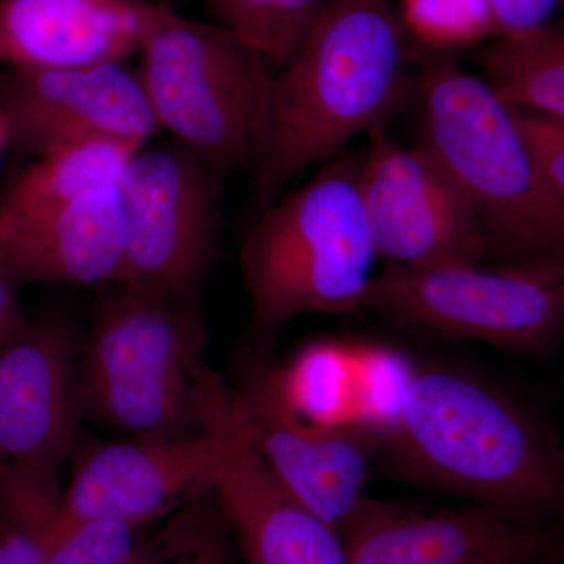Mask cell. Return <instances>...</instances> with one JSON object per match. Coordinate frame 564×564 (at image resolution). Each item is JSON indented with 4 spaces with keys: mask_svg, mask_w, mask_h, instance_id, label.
Returning <instances> with one entry per match:
<instances>
[{
    "mask_svg": "<svg viewBox=\"0 0 564 564\" xmlns=\"http://www.w3.org/2000/svg\"><path fill=\"white\" fill-rule=\"evenodd\" d=\"M378 459L410 484L521 521L564 516V452L510 392L458 367H414Z\"/></svg>",
    "mask_w": 564,
    "mask_h": 564,
    "instance_id": "cell-1",
    "label": "cell"
},
{
    "mask_svg": "<svg viewBox=\"0 0 564 564\" xmlns=\"http://www.w3.org/2000/svg\"><path fill=\"white\" fill-rule=\"evenodd\" d=\"M410 35L392 0H326L274 73L269 129L252 172L259 210L299 174L384 128L414 88Z\"/></svg>",
    "mask_w": 564,
    "mask_h": 564,
    "instance_id": "cell-2",
    "label": "cell"
},
{
    "mask_svg": "<svg viewBox=\"0 0 564 564\" xmlns=\"http://www.w3.org/2000/svg\"><path fill=\"white\" fill-rule=\"evenodd\" d=\"M419 143L480 221L488 262L564 258V204L538 169L514 110L481 74L433 55L414 80Z\"/></svg>",
    "mask_w": 564,
    "mask_h": 564,
    "instance_id": "cell-3",
    "label": "cell"
},
{
    "mask_svg": "<svg viewBox=\"0 0 564 564\" xmlns=\"http://www.w3.org/2000/svg\"><path fill=\"white\" fill-rule=\"evenodd\" d=\"M204 340L198 303L106 285L77 356L79 417L135 440L206 430L218 377L203 361Z\"/></svg>",
    "mask_w": 564,
    "mask_h": 564,
    "instance_id": "cell-4",
    "label": "cell"
},
{
    "mask_svg": "<svg viewBox=\"0 0 564 564\" xmlns=\"http://www.w3.org/2000/svg\"><path fill=\"white\" fill-rule=\"evenodd\" d=\"M377 261L358 161L339 155L251 226L240 269L252 326L267 339L303 315L361 313Z\"/></svg>",
    "mask_w": 564,
    "mask_h": 564,
    "instance_id": "cell-5",
    "label": "cell"
},
{
    "mask_svg": "<svg viewBox=\"0 0 564 564\" xmlns=\"http://www.w3.org/2000/svg\"><path fill=\"white\" fill-rule=\"evenodd\" d=\"M137 57L159 131L202 159L221 181L254 172L269 129L274 79L262 52L228 25L181 17L161 2Z\"/></svg>",
    "mask_w": 564,
    "mask_h": 564,
    "instance_id": "cell-6",
    "label": "cell"
},
{
    "mask_svg": "<svg viewBox=\"0 0 564 564\" xmlns=\"http://www.w3.org/2000/svg\"><path fill=\"white\" fill-rule=\"evenodd\" d=\"M364 311L411 332L541 358L564 339V258L386 267L375 276Z\"/></svg>",
    "mask_w": 564,
    "mask_h": 564,
    "instance_id": "cell-7",
    "label": "cell"
},
{
    "mask_svg": "<svg viewBox=\"0 0 564 564\" xmlns=\"http://www.w3.org/2000/svg\"><path fill=\"white\" fill-rule=\"evenodd\" d=\"M225 185L172 139L141 147L120 181L128 243L117 284L198 303L220 248Z\"/></svg>",
    "mask_w": 564,
    "mask_h": 564,
    "instance_id": "cell-8",
    "label": "cell"
},
{
    "mask_svg": "<svg viewBox=\"0 0 564 564\" xmlns=\"http://www.w3.org/2000/svg\"><path fill=\"white\" fill-rule=\"evenodd\" d=\"M234 389L223 386L206 430L185 436L96 445L63 489L61 518L151 527L215 489L232 444Z\"/></svg>",
    "mask_w": 564,
    "mask_h": 564,
    "instance_id": "cell-9",
    "label": "cell"
},
{
    "mask_svg": "<svg viewBox=\"0 0 564 564\" xmlns=\"http://www.w3.org/2000/svg\"><path fill=\"white\" fill-rule=\"evenodd\" d=\"M369 137L358 176L378 261L410 270L488 262L480 221L443 163L384 128Z\"/></svg>",
    "mask_w": 564,
    "mask_h": 564,
    "instance_id": "cell-10",
    "label": "cell"
},
{
    "mask_svg": "<svg viewBox=\"0 0 564 564\" xmlns=\"http://www.w3.org/2000/svg\"><path fill=\"white\" fill-rule=\"evenodd\" d=\"M0 113L9 148L41 159L96 141L144 147L158 122L128 63L61 69H3Z\"/></svg>",
    "mask_w": 564,
    "mask_h": 564,
    "instance_id": "cell-11",
    "label": "cell"
},
{
    "mask_svg": "<svg viewBox=\"0 0 564 564\" xmlns=\"http://www.w3.org/2000/svg\"><path fill=\"white\" fill-rule=\"evenodd\" d=\"M80 343L61 318L0 344V478L58 481L76 440Z\"/></svg>",
    "mask_w": 564,
    "mask_h": 564,
    "instance_id": "cell-12",
    "label": "cell"
},
{
    "mask_svg": "<svg viewBox=\"0 0 564 564\" xmlns=\"http://www.w3.org/2000/svg\"><path fill=\"white\" fill-rule=\"evenodd\" d=\"M237 408L256 451L291 496L343 532L366 499L378 436L362 422L304 421L281 402L269 375L236 389Z\"/></svg>",
    "mask_w": 564,
    "mask_h": 564,
    "instance_id": "cell-13",
    "label": "cell"
},
{
    "mask_svg": "<svg viewBox=\"0 0 564 564\" xmlns=\"http://www.w3.org/2000/svg\"><path fill=\"white\" fill-rule=\"evenodd\" d=\"M348 564H532L556 551L545 525L491 508H422L366 497L344 525Z\"/></svg>",
    "mask_w": 564,
    "mask_h": 564,
    "instance_id": "cell-14",
    "label": "cell"
},
{
    "mask_svg": "<svg viewBox=\"0 0 564 564\" xmlns=\"http://www.w3.org/2000/svg\"><path fill=\"white\" fill-rule=\"evenodd\" d=\"M161 2L0 0V65L61 69L139 55Z\"/></svg>",
    "mask_w": 564,
    "mask_h": 564,
    "instance_id": "cell-15",
    "label": "cell"
},
{
    "mask_svg": "<svg viewBox=\"0 0 564 564\" xmlns=\"http://www.w3.org/2000/svg\"><path fill=\"white\" fill-rule=\"evenodd\" d=\"M214 491L243 564H348L343 534L303 507L263 463L236 389L231 451Z\"/></svg>",
    "mask_w": 564,
    "mask_h": 564,
    "instance_id": "cell-16",
    "label": "cell"
},
{
    "mask_svg": "<svg viewBox=\"0 0 564 564\" xmlns=\"http://www.w3.org/2000/svg\"><path fill=\"white\" fill-rule=\"evenodd\" d=\"M120 185L24 220L0 223V267L11 280L106 285L126 261Z\"/></svg>",
    "mask_w": 564,
    "mask_h": 564,
    "instance_id": "cell-17",
    "label": "cell"
},
{
    "mask_svg": "<svg viewBox=\"0 0 564 564\" xmlns=\"http://www.w3.org/2000/svg\"><path fill=\"white\" fill-rule=\"evenodd\" d=\"M141 147L96 141L35 159L0 198V223L24 220L120 185Z\"/></svg>",
    "mask_w": 564,
    "mask_h": 564,
    "instance_id": "cell-18",
    "label": "cell"
},
{
    "mask_svg": "<svg viewBox=\"0 0 564 564\" xmlns=\"http://www.w3.org/2000/svg\"><path fill=\"white\" fill-rule=\"evenodd\" d=\"M478 62L511 109L564 118V3L541 28L492 40Z\"/></svg>",
    "mask_w": 564,
    "mask_h": 564,
    "instance_id": "cell-19",
    "label": "cell"
},
{
    "mask_svg": "<svg viewBox=\"0 0 564 564\" xmlns=\"http://www.w3.org/2000/svg\"><path fill=\"white\" fill-rule=\"evenodd\" d=\"M126 564H243L214 489L151 527Z\"/></svg>",
    "mask_w": 564,
    "mask_h": 564,
    "instance_id": "cell-20",
    "label": "cell"
},
{
    "mask_svg": "<svg viewBox=\"0 0 564 564\" xmlns=\"http://www.w3.org/2000/svg\"><path fill=\"white\" fill-rule=\"evenodd\" d=\"M340 345L313 344L285 369L267 372L281 402L307 422L343 423L350 406L355 366Z\"/></svg>",
    "mask_w": 564,
    "mask_h": 564,
    "instance_id": "cell-21",
    "label": "cell"
},
{
    "mask_svg": "<svg viewBox=\"0 0 564 564\" xmlns=\"http://www.w3.org/2000/svg\"><path fill=\"white\" fill-rule=\"evenodd\" d=\"M326 0H206L220 24L243 36L278 68L291 57Z\"/></svg>",
    "mask_w": 564,
    "mask_h": 564,
    "instance_id": "cell-22",
    "label": "cell"
},
{
    "mask_svg": "<svg viewBox=\"0 0 564 564\" xmlns=\"http://www.w3.org/2000/svg\"><path fill=\"white\" fill-rule=\"evenodd\" d=\"M399 13L410 39L433 55L447 57L500 36L489 0H402Z\"/></svg>",
    "mask_w": 564,
    "mask_h": 564,
    "instance_id": "cell-23",
    "label": "cell"
},
{
    "mask_svg": "<svg viewBox=\"0 0 564 564\" xmlns=\"http://www.w3.org/2000/svg\"><path fill=\"white\" fill-rule=\"evenodd\" d=\"M151 527L58 518L47 545L46 564H126Z\"/></svg>",
    "mask_w": 564,
    "mask_h": 564,
    "instance_id": "cell-24",
    "label": "cell"
},
{
    "mask_svg": "<svg viewBox=\"0 0 564 564\" xmlns=\"http://www.w3.org/2000/svg\"><path fill=\"white\" fill-rule=\"evenodd\" d=\"M514 113L538 169L564 204V118L521 110Z\"/></svg>",
    "mask_w": 564,
    "mask_h": 564,
    "instance_id": "cell-25",
    "label": "cell"
},
{
    "mask_svg": "<svg viewBox=\"0 0 564 564\" xmlns=\"http://www.w3.org/2000/svg\"><path fill=\"white\" fill-rule=\"evenodd\" d=\"M57 521L0 510V564H46Z\"/></svg>",
    "mask_w": 564,
    "mask_h": 564,
    "instance_id": "cell-26",
    "label": "cell"
},
{
    "mask_svg": "<svg viewBox=\"0 0 564 564\" xmlns=\"http://www.w3.org/2000/svg\"><path fill=\"white\" fill-rule=\"evenodd\" d=\"M500 36L522 35L555 17L562 0H489ZM499 36V39H500Z\"/></svg>",
    "mask_w": 564,
    "mask_h": 564,
    "instance_id": "cell-27",
    "label": "cell"
},
{
    "mask_svg": "<svg viewBox=\"0 0 564 564\" xmlns=\"http://www.w3.org/2000/svg\"><path fill=\"white\" fill-rule=\"evenodd\" d=\"M28 323L14 291V281L0 267V344L17 336Z\"/></svg>",
    "mask_w": 564,
    "mask_h": 564,
    "instance_id": "cell-28",
    "label": "cell"
},
{
    "mask_svg": "<svg viewBox=\"0 0 564 564\" xmlns=\"http://www.w3.org/2000/svg\"><path fill=\"white\" fill-rule=\"evenodd\" d=\"M532 564H564V552L556 549V551L551 552V554L545 555L544 558L538 560Z\"/></svg>",
    "mask_w": 564,
    "mask_h": 564,
    "instance_id": "cell-29",
    "label": "cell"
},
{
    "mask_svg": "<svg viewBox=\"0 0 564 564\" xmlns=\"http://www.w3.org/2000/svg\"><path fill=\"white\" fill-rule=\"evenodd\" d=\"M9 148V137H7L6 121H3L2 113H0V154Z\"/></svg>",
    "mask_w": 564,
    "mask_h": 564,
    "instance_id": "cell-30",
    "label": "cell"
}]
</instances>
